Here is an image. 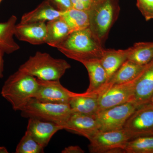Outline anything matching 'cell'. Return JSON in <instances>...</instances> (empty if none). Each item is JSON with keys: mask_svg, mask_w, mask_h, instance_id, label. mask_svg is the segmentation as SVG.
I'll list each match as a JSON object with an SVG mask.
<instances>
[{"mask_svg": "<svg viewBox=\"0 0 153 153\" xmlns=\"http://www.w3.org/2000/svg\"><path fill=\"white\" fill-rule=\"evenodd\" d=\"M153 96V60L137 78L132 102L137 108L149 104Z\"/></svg>", "mask_w": 153, "mask_h": 153, "instance_id": "8fae6325", "label": "cell"}, {"mask_svg": "<svg viewBox=\"0 0 153 153\" xmlns=\"http://www.w3.org/2000/svg\"><path fill=\"white\" fill-rule=\"evenodd\" d=\"M8 151L5 147L0 146V153H8Z\"/></svg>", "mask_w": 153, "mask_h": 153, "instance_id": "1f68e13d", "label": "cell"}, {"mask_svg": "<svg viewBox=\"0 0 153 153\" xmlns=\"http://www.w3.org/2000/svg\"><path fill=\"white\" fill-rule=\"evenodd\" d=\"M47 35L45 23L19 24L15 27V36L20 41L34 45L45 44Z\"/></svg>", "mask_w": 153, "mask_h": 153, "instance_id": "5bb4252c", "label": "cell"}, {"mask_svg": "<svg viewBox=\"0 0 153 153\" xmlns=\"http://www.w3.org/2000/svg\"><path fill=\"white\" fill-rule=\"evenodd\" d=\"M44 148L38 143L26 131L16 148V153H43Z\"/></svg>", "mask_w": 153, "mask_h": 153, "instance_id": "d4e9b609", "label": "cell"}, {"mask_svg": "<svg viewBox=\"0 0 153 153\" xmlns=\"http://www.w3.org/2000/svg\"><path fill=\"white\" fill-rule=\"evenodd\" d=\"M38 88L36 77L18 69L6 80L1 94L14 110L21 111L30 100L34 98Z\"/></svg>", "mask_w": 153, "mask_h": 153, "instance_id": "7a4b0ae2", "label": "cell"}, {"mask_svg": "<svg viewBox=\"0 0 153 153\" xmlns=\"http://www.w3.org/2000/svg\"><path fill=\"white\" fill-rule=\"evenodd\" d=\"M58 10L63 12L72 8L70 0H48Z\"/></svg>", "mask_w": 153, "mask_h": 153, "instance_id": "4316f807", "label": "cell"}, {"mask_svg": "<svg viewBox=\"0 0 153 153\" xmlns=\"http://www.w3.org/2000/svg\"><path fill=\"white\" fill-rule=\"evenodd\" d=\"M61 13L48 0H45L33 10L24 14L20 23H45L60 18Z\"/></svg>", "mask_w": 153, "mask_h": 153, "instance_id": "2e32d148", "label": "cell"}, {"mask_svg": "<svg viewBox=\"0 0 153 153\" xmlns=\"http://www.w3.org/2000/svg\"><path fill=\"white\" fill-rule=\"evenodd\" d=\"M146 66L127 60L111 76L104 87L129 82L137 78Z\"/></svg>", "mask_w": 153, "mask_h": 153, "instance_id": "44dd1931", "label": "cell"}, {"mask_svg": "<svg viewBox=\"0 0 153 153\" xmlns=\"http://www.w3.org/2000/svg\"><path fill=\"white\" fill-rule=\"evenodd\" d=\"M60 17L68 25L70 33L89 27V16L88 11L79 10L71 8L62 12Z\"/></svg>", "mask_w": 153, "mask_h": 153, "instance_id": "7402d4cb", "label": "cell"}, {"mask_svg": "<svg viewBox=\"0 0 153 153\" xmlns=\"http://www.w3.org/2000/svg\"><path fill=\"white\" fill-rule=\"evenodd\" d=\"M130 137L124 129L99 131L89 140L88 146L92 153H125L127 143Z\"/></svg>", "mask_w": 153, "mask_h": 153, "instance_id": "8992f818", "label": "cell"}, {"mask_svg": "<svg viewBox=\"0 0 153 153\" xmlns=\"http://www.w3.org/2000/svg\"><path fill=\"white\" fill-rule=\"evenodd\" d=\"M128 60L145 66L153 60V41L138 42L130 47Z\"/></svg>", "mask_w": 153, "mask_h": 153, "instance_id": "603a6c76", "label": "cell"}, {"mask_svg": "<svg viewBox=\"0 0 153 153\" xmlns=\"http://www.w3.org/2000/svg\"><path fill=\"white\" fill-rule=\"evenodd\" d=\"M56 48L67 57L81 63L100 60L105 50L88 28L70 33Z\"/></svg>", "mask_w": 153, "mask_h": 153, "instance_id": "6da1fadb", "label": "cell"}, {"mask_svg": "<svg viewBox=\"0 0 153 153\" xmlns=\"http://www.w3.org/2000/svg\"><path fill=\"white\" fill-rule=\"evenodd\" d=\"M125 153H153V135L137 137L129 140Z\"/></svg>", "mask_w": 153, "mask_h": 153, "instance_id": "cb8c5ba5", "label": "cell"}, {"mask_svg": "<svg viewBox=\"0 0 153 153\" xmlns=\"http://www.w3.org/2000/svg\"><path fill=\"white\" fill-rule=\"evenodd\" d=\"M17 21L16 16L13 15L7 22L0 23V49L6 54H12L20 48L14 39Z\"/></svg>", "mask_w": 153, "mask_h": 153, "instance_id": "d6986e66", "label": "cell"}, {"mask_svg": "<svg viewBox=\"0 0 153 153\" xmlns=\"http://www.w3.org/2000/svg\"><path fill=\"white\" fill-rule=\"evenodd\" d=\"M71 65L65 60L54 58L46 52H37L19 70L43 80H60Z\"/></svg>", "mask_w": 153, "mask_h": 153, "instance_id": "277c9868", "label": "cell"}, {"mask_svg": "<svg viewBox=\"0 0 153 153\" xmlns=\"http://www.w3.org/2000/svg\"><path fill=\"white\" fill-rule=\"evenodd\" d=\"M88 11L89 28L94 38L103 46L111 29L119 16L118 0H105L94 3Z\"/></svg>", "mask_w": 153, "mask_h": 153, "instance_id": "3957f363", "label": "cell"}, {"mask_svg": "<svg viewBox=\"0 0 153 153\" xmlns=\"http://www.w3.org/2000/svg\"><path fill=\"white\" fill-rule=\"evenodd\" d=\"M81 63L87 69L90 81L86 92H96L98 94L108 80L106 71L102 66L100 60H89Z\"/></svg>", "mask_w": 153, "mask_h": 153, "instance_id": "e0dca14e", "label": "cell"}, {"mask_svg": "<svg viewBox=\"0 0 153 153\" xmlns=\"http://www.w3.org/2000/svg\"><path fill=\"white\" fill-rule=\"evenodd\" d=\"M72 113L95 115L99 111L98 94L96 92L75 93L69 102Z\"/></svg>", "mask_w": 153, "mask_h": 153, "instance_id": "9a60e30c", "label": "cell"}, {"mask_svg": "<svg viewBox=\"0 0 153 153\" xmlns=\"http://www.w3.org/2000/svg\"><path fill=\"white\" fill-rule=\"evenodd\" d=\"M63 129L85 137L89 140L100 131L96 115H87L72 112Z\"/></svg>", "mask_w": 153, "mask_h": 153, "instance_id": "7c38bea8", "label": "cell"}, {"mask_svg": "<svg viewBox=\"0 0 153 153\" xmlns=\"http://www.w3.org/2000/svg\"><path fill=\"white\" fill-rule=\"evenodd\" d=\"M4 52L0 49V78H2L4 71Z\"/></svg>", "mask_w": 153, "mask_h": 153, "instance_id": "f546056e", "label": "cell"}, {"mask_svg": "<svg viewBox=\"0 0 153 153\" xmlns=\"http://www.w3.org/2000/svg\"><path fill=\"white\" fill-rule=\"evenodd\" d=\"M93 1L94 2V3H97L103 1H105V0H93Z\"/></svg>", "mask_w": 153, "mask_h": 153, "instance_id": "836d02e7", "label": "cell"}, {"mask_svg": "<svg viewBox=\"0 0 153 153\" xmlns=\"http://www.w3.org/2000/svg\"><path fill=\"white\" fill-rule=\"evenodd\" d=\"M61 126L51 122L29 118L27 131L36 141L45 148L52 137L57 131L63 130Z\"/></svg>", "mask_w": 153, "mask_h": 153, "instance_id": "4fadbf2b", "label": "cell"}, {"mask_svg": "<svg viewBox=\"0 0 153 153\" xmlns=\"http://www.w3.org/2000/svg\"><path fill=\"white\" fill-rule=\"evenodd\" d=\"M62 153H84L85 151L77 146H71L65 148L61 152Z\"/></svg>", "mask_w": 153, "mask_h": 153, "instance_id": "f1b7e54d", "label": "cell"}, {"mask_svg": "<svg viewBox=\"0 0 153 153\" xmlns=\"http://www.w3.org/2000/svg\"><path fill=\"white\" fill-rule=\"evenodd\" d=\"M147 105H151V106H153V96L152 98V100H151L150 102L149 103V104Z\"/></svg>", "mask_w": 153, "mask_h": 153, "instance_id": "d6a6232c", "label": "cell"}, {"mask_svg": "<svg viewBox=\"0 0 153 153\" xmlns=\"http://www.w3.org/2000/svg\"><path fill=\"white\" fill-rule=\"evenodd\" d=\"M137 78L129 82L102 88L98 93V111L132 102Z\"/></svg>", "mask_w": 153, "mask_h": 153, "instance_id": "ba28073f", "label": "cell"}, {"mask_svg": "<svg viewBox=\"0 0 153 153\" xmlns=\"http://www.w3.org/2000/svg\"><path fill=\"white\" fill-rule=\"evenodd\" d=\"M84 4L87 6L88 9H90L91 6L94 4V2L93 0H81Z\"/></svg>", "mask_w": 153, "mask_h": 153, "instance_id": "4dcf8cb0", "label": "cell"}, {"mask_svg": "<svg viewBox=\"0 0 153 153\" xmlns=\"http://www.w3.org/2000/svg\"><path fill=\"white\" fill-rule=\"evenodd\" d=\"M23 117L51 122L63 127L72 113L69 104L43 102L31 99L21 111Z\"/></svg>", "mask_w": 153, "mask_h": 153, "instance_id": "5b68a950", "label": "cell"}, {"mask_svg": "<svg viewBox=\"0 0 153 153\" xmlns=\"http://www.w3.org/2000/svg\"><path fill=\"white\" fill-rule=\"evenodd\" d=\"M123 129L131 140L153 135V106L146 105L136 110L126 122Z\"/></svg>", "mask_w": 153, "mask_h": 153, "instance_id": "9c48e42d", "label": "cell"}, {"mask_svg": "<svg viewBox=\"0 0 153 153\" xmlns=\"http://www.w3.org/2000/svg\"><path fill=\"white\" fill-rule=\"evenodd\" d=\"M45 43L56 48L70 33L69 27L61 17L47 22Z\"/></svg>", "mask_w": 153, "mask_h": 153, "instance_id": "ffe728a7", "label": "cell"}, {"mask_svg": "<svg viewBox=\"0 0 153 153\" xmlns=\"http://www.w3.org/2000/svg\"><path fill=\"white\" fill-rule=\"evenodd\" d=\"M136 5L146 21L153 20V0H137Z\"/></svg>", "mask_w": 153, "mask_h": 153, "instance_id": "484cf974", "label": "cell"}, {"mask_svg": "<svg viewBox=\"0 0 153 153\" xmlns=\"http://www.w3.org/2000/svg\"><path fill=\"white\" fill-rule=\"evenodd\" d=\"M2 1V0H0V4H1V2Z\"/></svg>", "mask_w": 153, "mask_h": 153, "instance_id": "e575fe53", "label": "cell"}, {"mask_svg": "<svg viewBox=\"0 0 153 153\" xmlns=\"http://www.w3.org/2000/svg\"><path fill=\"white\" fill-rule=\"evenodd\" d=\"M37 80L38 89L34 98L39 101L56 104H69L76 93L64 87L60 80Z\"/></svg>", "mask_w": 153, "mask_h": 153, "instance_id": "30bf717a", "label": "cell"}, {"mask_svg": "<svg viewBox=\"0 0 153 153\" xmlns=\"http://www.w3.org/2000/svg\"><path fill=\"white\" fill-rule=\"evenodd\" d=\"M72 8L79 10L88 11L89 9L81 0H70Z\"/></svg>", "mask_w": 153, "mask_h": 153, "instance_id": "83f0119b", "label": "cell"}, {"mask_svg": "<svg viewBox=\"0 0 153 153\" xmlns=\"http://www.w3.org/2000/svg\"><path fill=\"white\" fill-rule=\"evenodd\" d=\"M137 109L134 103L128 102L98 111L96 117L100 131L122 129L128 118Z\"/></svg>", "mask_w": 153, "mask_h": 153, "instance_id": "52a82bcc", "label": "cell"}, {"mask_svg": "<svg viewBox=\"0 0 153 153\" xmlns=\"http://www.w3.org/2000/svg\"><path fill=\"white\" fill-rule=\"evenodd\" d=\"M130 47L125 49H105L100 62L106 71L108 81L123 64L128 60Z\"/></svg>", "mask_w": 153, "mask_h": 153, "instance_id": "ac0fdd59", "label": "cell"}]
</instances>
